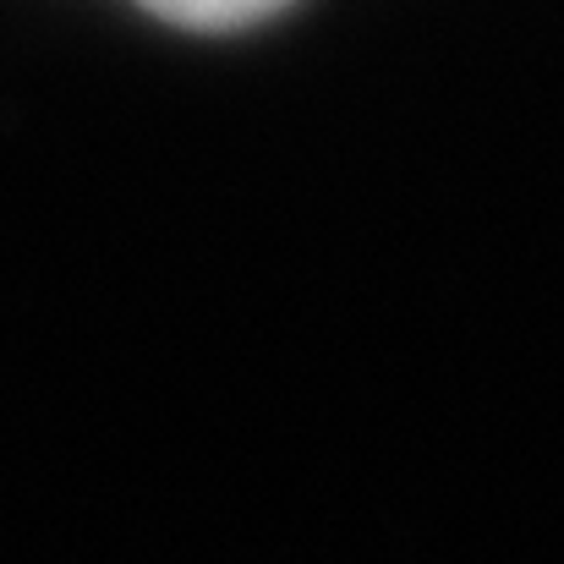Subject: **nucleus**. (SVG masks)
<instances>
[{
  "label": "nucleus",
  "mask_w": 564,
  "mask_h": 564,
  "mask_svg": "<svg viewBox=\"0 0 564 564\" xmlns=\"http://www.w3.org/2000/svg\"><path fill=\"white\" fill-rule=\"evenodd\" d=\"M143 6L182 28H247V22L274 17L285 0H143Z\"/></svg>",
  "instance_id": "nucleus-1"
}]
</instances>
